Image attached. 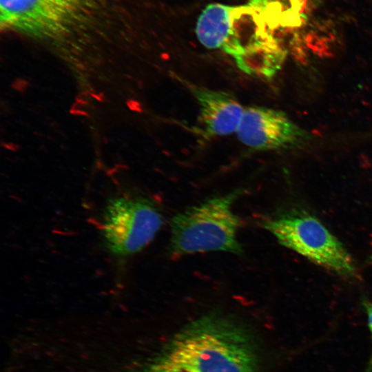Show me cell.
I'll list each match as a JSON object with an SVG mask.
<instances>
[{"mask_svg": "<svg viewBox=\"0 0 372 372\" xmlns=\"http://www.w3.org/2000/svg\"><path fill=\"white\" fill-rule=\"evenodd\" d=\"M371 257H372V256H371Z\"/></svg>", "mask_w": 372, "mask_h": 372, "instance_id": "cell-11", "label": "cell"}, {"mask_svg": "<svg viewBox=\"0 0 372 372\" xmlns=\"http://www.w3.org/2000/svg\"><path fill=\"white\" fill-rule=\"evenodd\" d=\"M242 194L236 190L187 208L171 220L169 251L173 256L224 251L241 254L237 234L241 225L233 204Z\"/></svg>", "mask_w": 372, "mask_h": 372, "instance_id": "cell-2", "label": "cell"}, {"mask_svg": "<svg viewBox=\"0 0 372 372\" xmlns=\"http://www.w3.org/2000/svg\"><path fill=\"white\" fill-rule=\"evenodd\" d=\"M264 227L282 246L341 275L353 276L355 267L342 243L314 216L291 212L268 219Z\"/></svg>", "mask_w": 372, "mask_h": 372, "instance_id": "cell-3", "label": "cell"}, {"mask_svg": "<svg viewBox=\"0 0 372 372\" xmlns=\"http://www.w3.org/2000/svg\"><path fill=\"white\" fill-rule=\"evenodd\" d=\"M195 372H258V346L241 322L212 311L187 324L165 347Z\"/></svg>", "mask_w": 372, "mask_h": 372, "instance_id": "cell-1", "label": "cell"}, {"mask_svg": "<svg viewBox=\"0 0 372 372\" xmlns=\"http://www.w3.org/2000/svg\"><path fill=\"white\" fill-rule=\"evenodd\" d=\"M90 0H0L1 25L37 34H56L79 19Z\"/></svg>", "mask_w": 372, "mask_h": 372, "instance_id": "cell-5", "label": "cell"}, {"mask_svg": "<svg viewBox=\"0 0 372 372\" xmlns=\"http://www.w3.org/2000/svg\"><path fill=\"white\" fill-rule=\"evenodd\" d=\"M365 307H366V311L368 316L369 327V329L371 330V335H372V304L369 302L365 303ZM370 367H372V359L371 361Z\"/></svg>", "mask_w": 372, "mask_h": 372, "instance_id": "cell-10", "label": "cell"}, {"mask_svg": "<svg viewBox=\"0 0 372 372\" xmlns=\"http://www.w3.org/2000/svg\"><path fill=\"white\" fill-rule=\"evenodd\" d=\"M231 9L230 6L211 3L203 10L196 26L197 38L203 45L222 49L230 32Z\"/></svg>", "mask_w": 372, "mask_h": 372, "instance_id": "cell-8", "label": "cell"}, {"mask_svg": "<svg viewBox=\"0 0 372 372\" xmlns=\"http://www.w3.org/2000/svg\"><path fill=\"white\" fill-rule=\"evenodd\" d=\"M162 224L160 211L149 199L114 197L107 203L103 215L106 247L117 256L137 253L153 240Z\"/></svg>", "mask_w": 372, "mask_h": 372, "instance_id": "cell-4", "label": "cell"}, {"mask_svg": "<svg viewBox=\"0 0 372 372\" xmlns=\"http://www.w3.org/2000/svg\"><path fill=\"white\" fill-rule=\"evenodd\" d=\"M137 372H195L166 348L146 360Z\"/></svg>", "mask_w": 372, "mask_h": 372, "instance_id": "cell-9", "label": "cell"}, {"mask_svg": "<svg viewBox=\"0 0 372 372\" xmlns=\"http://www.w3.org/2000/svg\"><path fill=\"white\" fill-rule=\"evenodd\" d=\"M236 133L244 145L258 150L291 148L308 138L285 113L260 106L244 110Z\"/></svg>", "mask_w": 372, "mask_h": 372, "instance_id": "cell-6", "label": "cell"}, {"mask_svg": "<svg viewBox=\"0 0 372 372\" xmlns=\"http://www.w3.org/2000/svg\"><path fill=\"white\" fill-rule=\"evenodd\" d=\"M200 107V118L209 136H226L237 131L243 107L230 93L192 86Z\"/></svg>", "mask_w": 372, "mask_h": 372, "instance_id": "cell-7", "label": "cell"}]
</instances>
